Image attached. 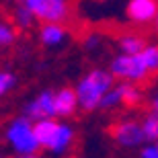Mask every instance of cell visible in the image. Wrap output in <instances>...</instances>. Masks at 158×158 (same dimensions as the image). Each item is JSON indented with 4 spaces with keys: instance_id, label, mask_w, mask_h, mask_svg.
<instances>
[{
    "instance_id": "cell-1",
    "label": "cell",
    "mask_w": 158,
    "mask_h": 158,
    "mask_svg": "<svg viewBox=\"0 0 158 158\" xmlns=\"http://www.w3.org/2000/svg\"><path fill=\"white\" fill-rule=\"evenodd\" d=\"M113 74L103 70H93L88 76H84L78 84V105L86 111H93L94 107L101 105V99L107 90H111Z\"/></svg>"
},
{
    "instance_id": "cell-2",
    "label": "cell",
    "mask_w": 158,
    "mask_h": 158,
    "mask_svg": "<svg viewBox=\"0 0 158 158\" xmlns=\"http://www.w3.org/2000/svg\"><path fill=\"white\" fill-rule=\"evenodd\" d=\"M111 74L117 78L125 80H134L140 84H150L154 80V74H150L142 60V53H127V56H119L113 60L111 64Z\"/></svg>"
},
{
    "instance_id": "cell-3",
    "label": "cell",
    "mask_w": 158,
    "mask_h": 158,
    "mask_svg": "<svg viewBox=\"0 0 158 158\" xmlns=\"http://www.w3.org/2000/svg\"><path fill=\"white\" fill-rule=\"evenodd\" d=\"M6 138L12 144V148L17 150L19 154H35L37 148L41 146L39 140L35 138V131H33V125L29 123L27 117H19L12 121V125L6 131Z\"/></svg>"
},
{
    "instance_id": "cell-4",
    "label": "cell",
    "mask_w": 158,
    "mask_h": 158,
    "mask_svg": "<svg viewBox=\"0 0 158 158\" xmlns=\"http://www.w3.org/2000/svg\"><path fill=\"white\" fill-rule=\"evenodd\" d=\"M33 15L47 23H66L68 21V4L66 0H25Z\"/></svg>"
},
{
    "instance_id": "cell-5",
    "label": "cell",
    "mask_w": 158,
    "mask_h": 158,
    "mask_svg": "<svg viewBox=\"0 0 158 158\" xmlns=\"http://www.w3.org/2000/svg\"><path fill=\"white\" fill-rule=\"evenodd\" d=\"M125 15L131 23L146 25L158 17V0H129Z\"/></svg>"
},
{
    "instance_id": "cell-6",
    "label": "cell",
    "mask_w": 158,
    "mask_h": 158,
    "mask_svg": "<svg viewBox=\"0 0 158 158\" xmlns=\"http://www.w3.org/2000/svg\"><path fill=\"white\" fill-rule=\"evenodd\" d=\"M109 134L113 135V140H117L123 146H138L146 134H144V127H140L138 123L134 121H119L115 125L109 127Z\"/></svg>"
},
{
    "instance_id": "cell-7",
    "label": "cell",
    "mask_w": 158,
    "mask_h": 158,
    "mask_svg": "<svg viewBox=\"0 0 158 158\" xmlns=\"http://www.w3.org/2000/svg\"><path fill=\"white\" fill-rule=\"evenodd\" d=\"M25 115L29 119H35V121L45 119V117H53V115H56V94H52L49 90L41 93L33 103L27 105Z\"/></svg>"
},
{
    "instance_id": "cell-8",
    "label": "cell",
    "mask_w": 158,
    "mask_h": 158,
    "mask_svg": "<svg viewBox=\"0 0 158 158\" xmlns=\"http://www.w3.org/2000/svg\"><path fill=\"white\" fill-rule=\"evenodd\" d=\"M119 47L125 53H142L146 49V35L140 31H123L119 35Z\"/></svg>"
},
{
    "instance_id": "cell-9",
    "label": "cell",
    "mask_w": 158,
    "mask_h": 158,
    "mask_svg": "<svg viewBox=\"0 0 158 158\" xmlns=\"http://www.w3.org/2000/svg\"><path fill=\"white\" fill-rule=\"evenodd\" d=\"M78 105V94L72 88H62L56 94V115H72Z\"/></svg>"
},
{
    "instance_id": "cell-10",
    "label": "cell",
    "mask_w": 158,
    "mask_h": 158,
    "mask_svg": "<svg viewBox=\"0 0 158 158\" xmlns=\"http://www.w3.org/2000/svg\"><path fill=\"white\" fill-rule=\"evenodd\" d=\"M33 131H35V138L39 140L41 146H47V148H49V144H52V140H53V135H56V131H58V123L52 121L49 117L39 119V121H35V125H33Z\"/></svg>"
},
{
    "instance_id": "cell-11",
    "label": "cell",
    "mask_w": 158,
    "mask_h": 158,
    "mask_svg": "<svg viewBox=\"0 0 158 158\" xmlns=\"http://www.w3.org/2000/svg\"><path fill=\"white\" fill-rule=\"evenodd\" d=\"M70 142H72V129L68 125H58V131H56L52 144H49V150L56 154H62L70 146Z\"/></svg>"
},
{
    "instance_id": "cell-12",
    "label": "cell",
    "mask_w": 158,
    "mask_h": 158,
    "mask_svg": "<svg viewBox=\"0 0 158 158\" xmlns=\"http://www.w3.org/2000/svg\"><path fill=\"white\" fill-rule=\"evenodd\" d=\"M117 88H119V93H121V103H123V105H127V107L140 105L142 94H140V90H138L134 84H129V82H121Z\"/></svg>"
},
{
    "instance_id": "cell-13",
    "label": "cell",
    "mask_w": 158,
    "mask_h": 158,
    "mask_svg": "<svg viewBox=\"0 0 158 158\" xmlns=\"http://www.w3.org/2000/svg\"><path fill=\"white\" fill-rule=\"evenodd\" d=\"M62 37H64V31H62V27L58 23H47L41 29V41L45 45H56V43L62 41Z\"/></svg>"
},
{
    "instance_id": "cell-14",
    "label": "cell",
    "mask_w": 158,
    "mask_h": 158,
    "mask_svg": "<svg viewBox=\"0 0 158 158\" xmlns=\"http://www.w3.org/2000/svg\"><path fill=\"white\" fill-rule=\"evenodd\" d=\"M142 60H144L148 72L154 74V76H158L156 74V70H158V47H146L142 52Z\"/></svg>"
},
{
    "instance_id": "cell-15",
    "label": "cell",
    "mask_w": 158,
    "mask_h": 158,
    "mask_svg": "<svg viewBox=\"0 0 158 158\" xmlns=\"http://www.w3.org/2000/svg\"><path fill=\"white\" fill-rule=\"evenodd\" d=\"M144 134H146L148 140H156L158 138V115H150V117L144 121Z\"/></svg>"
},
{
    "instance_id": "cell-16",
    "label": "cell",
    "mask_w": 158,
    "mask_h": 158,
    "mask_svg": "<svg viewBox=\"0 0 158 158\" xmlns=\"http://www.w3.org/2000/svg\"><path fill=\"white\" fill-rule=\"evenodd\" d=\"M117 103H121V93H119V88H113V90H107L103 94V99H101V105L99 107H115Z\"/></svg>"
},
{
    "instance_id": "cell-17",
    "label": "cell",
    "mask_w": 158,
    "mask_h": 158,
    "mask_svg": "<svg viewBox=\"0 0 158 158\" xmlns=\"http://www.w3.org/2000/svg\"><path fill=\"white\" fill-rule=\"evenodd\" d=\"M15 39V31L8 27V25L0 23V45H6V43H10Z\"/></svg>"
},
{
    "instance_id": "cell-18",
    "label": "cell",
    "mask_w": 158,
    "mask_h": 158,
    "mask_svg": "<svg viewBox=\"0 0 158 158\" xmlns=\"http://www.w3.org/2000/svg\"><path fill=\"white\" fill-rule=\"evenodd\" d=\"M12 84H15V76L8 74V72H2V74H0V97H2L8 88H12Z\"/></svg>"
},
{
    "instance_id": "cell-19",
    "label": "cell",
    "mask_w": 158,
    "mask_h": 158,
    "mask_svg": "<svg viewBox=\"0 0 158 158\" xmlns=\"http://www.w3.org/2000/svg\"><path fill=\"white\" fill-rule=\"evenodd\" d=\"M142 158H158V148H146L142 152Z\"/></svg>"
},
{
    "instance_id": "cell-20",
    "label": "cell",
    "mask_w": 158,
    "mask_h": 158,
    "mask_svg": "<svg viewBox=\"0 0 158 158\" xmlns=\"http://www.w3.org/2000/svg\"><path fill=\"white\" fill-rule=\"evenodd\" d=\"M17 158H39V156H35V154H21V156H17Z\"/></svg>"
},
{
    "instance_id": "cell-21",
    "label": "cell",
    "mask_w": 158,
    "mask_h": 158,
    "mask_svg": "<svg viewBox=\"0 0 158 158\" xmlns=\"http://www.w3.org/2000/svg\"><path fill=\"white\" fill-rule=\"evenodd\" d=\"M154 113H156V115H158V99L154 101Z\"/></svg>"
},
{
    "instance_id": "cell-22",
    "label": "cell",
    "mask_w": 158,
    "mask_h": 158,
    "mask_svg": "<svg viewBox=\"0 0 158 158\" xmlns=\"http://www.w3.org/2000/svg\"><path fill=\"white\" fill-rule=\"evenodd\" d=\"M154 31L158 33V17H156V21H154Z\"/></svg>"
}]
</instances>
